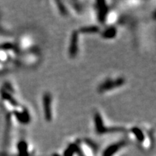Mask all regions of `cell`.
<instances>
[{
	"instance_id": "5",
	"label": "cell",
	"mask_w": 156,
	"mask_h": 156,
	"mask_svg": "<svg viewBox=\"0 0 156 156\" xmlns=\"http://www.w3.org/2000/svg\"><path fill=\"white\" fill-rule=\"evenodd\" d=\"M80 33L78 30H73L70 36L69 46H68V55L69 58H75L79 54Z\"/></svg>"
},
{
	"instance_id": "4",
	"label": "cell",
	"mask_w": 156,
	"mask_h": 156,
	"mask_svg": "<svg viewBox=\"0 0 156 156\" xmlns=\"http://www.w3.org/2000/svg\"><path fill=\"white\" fill-rule=\"evenodd\" d=\"M94 6L98 22L100 24H105L107 16L112 9H110L109 6L107 5L106 2H96Z\"/></svg>"
},
{
	"instance_id": "7",
	"label": "cell",
	"mask_w": 156,
	"mask_h": 156,
	"mask_svg": "<svg viewBox=\"0 0 156 156\" xmlns=\"http://www.w3.org/2000/svg\"><path fill=\"white\" fill-rule=\"evenodd\" d=\"M15 116H16L18 122L22 124H28L30 123V115L28 110L25 106H20L19 108L13 112Z\"/></svg>"
},
{
	"instance_id": "2",
	"label": "cell",
	"mask_w": 156,
	"mask_h": 156,
	"mask_svg": "<svg viewBox=\"0 0 156 156\" xmlns=\"http://www.w3.org/2000/svg\"><path fill=\"white\" fill-rule=\"evenodd\" d=\"M126 83V80L122 76L116 77H108L106 78L98 86V92L99 93H104L111 92L124 86Z\"/></svg>"
},
{
	"instance_id": "9",
	"label": "cell",
	"mask_w": 156,
	"mask_h": 156,
	"mask_svg": "<svg viewBox=\"0 0 156 156\" xmlns=\"http://www.w3.org/2000/svg\"><path fill=\"white\" fill-rule=\"evenodd\" d=\"M117 28L115 25L107 26L104 30L101 31V37L104 39H114L117 35Z\"/></svg>"
},
{
	"instance_id": "11",
	"label": "cell",
	"mask_w": 156,
	"mask_h": 156,
	"mask_svg": "<svg viewBox=\"0 0 156 156\" xmlns=\"http://www.w3.org/2000/svg\"><path fill=\"white\" fill-rule=\"evenodd\" d=\"M54 3L56 5V9H58V13L62 15V16L66 17L68 16L69 14V10L68 9L67 6L64 4L63 2H54Z\"/></svg>"
},
{
	"instance_id": "10",
	"label": "cell",
	"mask_w": 156,
	"mask_h": 156,
	"mask_svg": "<svg viewBox=\"0 0 156 156\" xmlns=\"http://www.w3.org/2000/svg\"><path fill=\"white\" fill-rule=\"evenodd\" d=\"M79 33L80 34H98L101 31L100 27L98 25H86V26H84L83 28H80V30H78Z\"/></svg>"
},
{
	"instance_id": "1",
	"label": "cell",
	"mask_w": 156,
	"mask_h": 156,
	"mask_svg": "<svg viewBox=\"0 0 156 156\" xmlns=\"http://www.w3.org/2000/svg\"><path fill=\"white\" fill-rule=\"evenodd\" d=\"M94 120V129L95 132L98 135L114 133V132H121L125 131L124 128L120 126H108L106 125V123L103 121L102 115L99 112H95L93 116Z\"/></svg>"
},
{
	"instance_id": "8",
	"label": "cell",
	"mask_w": 156,
	"mask_h": 156,
	"mask_svg": "<svg viewBox=\"0 0 156 156\" xmlns=\"http://www.w3.org/2000/svg\"><path fill=\"white\" fill-rule=\"evenodd\" d=\"M125 145L126 142L122 140V141L117 142L116 143L109 145L106 149L104 153H103V156H112L114 154L116 153L119 151V150L122 148Z\"/></svg>"
},
{
	"instance_id": "6",
	"label": "cell",
	"mask_w": 156,
	"mask_h": 156,
	"mask_svg": "<svg viewBox=\"0 0 156 156\" xmlns=\"http://www.w3.org/2000/svg\"><path fill=\"white\" fill-rule=\"evenodd\" d=\"M147 132H145V129L138 126H133L129 130V133L132 134V136L136 141L140 143H144L146 141H151V131L148 132L147 134H146Z\"/></svg>"
},
{
	"instance_id": "3",
	"label": "cell",
	"mask_w": 156,
	"mask_h": 156,
	"mask_svg": "<svg viewBox=\"0 0 156 156\" xmlns=\"http://www.w3.org/2000/svg\"><path fill=\"white\" fill-rule=\"evenodd\" d=\"M43 114L45 120L51 122L53 120V98L50 92H44L42 96Z\"/></svg>"
}]
</instances>
